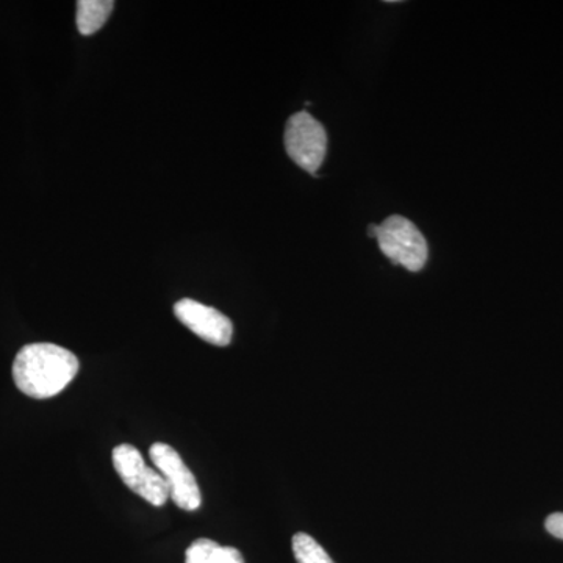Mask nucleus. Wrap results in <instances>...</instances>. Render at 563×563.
I'll use <instances>...</instances> for the list:
<instances>
[{
    "label": "nucleus",
    "mask_w": 563,
    "mask_h": 563,
    "mask_svg": "<svg viewBox=\"0 0 563 563\" xmlns=\"http://www.w3.org/2000/svg\"><path fill=\"white\" fill-rule=\"evenodd\" d=\"M79 366V358L58 344L32 343L18 352L13 379L31 398H54L73 383Z\"/></svg>",
    "instance_id": "1"
},
{
    "label": "nucleus",
    "mask_w": 563,
    "mask_h": 563,
    "mask_svg": "<svg viewBox=\"0 0 563 563\" xmlns=\"http://www.w3.org/2000/svg\"><path fill=\"white\" fill-rule=\"evenodd\" d=\"M185 563H244L243 554L209 539H199L185 553Z\"/></svg>",
    "instance_id": "7"
},
{
    "label": "nucleus",
    "mask_w": 563,
    "mask_h": 563,
    "mask_svg": "<svg viewBox=\"0 0 563 563\" xmlns=\"http://www.w3.org/2000/svg\"><path fill=\"white\" fill-rule=\"evenodd\" d=\"M285 150L299 168L317 174L328 152V133L312 114L299 111L285 128Z\"/></svg>",
    "instance_id": "3"
},
{
    "label": "nucleus",
    "mask_w": 563,
    "mask_h": 563,
    "mask_svg": "<svg viewBox=\"0 0 563 563\" xmlns=\"http://www.w3.org/2000/svg\"><path fill=\"white\" fill-rule=\"evenodd\" d=\"M150 457L157 472L169 488V498L181 510L195 512L201 507L202 495L199 490L195 474L185 465L184 459L166 443H154L150 450Z\"/></svg>",
    "instance_id": "4"
},
{
    "label": "nucleus",
    "mask_w": 563,
    "mask_h": 563,
    "mask_svg": "<svg viewBox=\"0 0 563 563\" xmlns=\"http://www.w3.org/2000/svg\"><path fill=\"white\" fill-rule=\"evenodd\" d=\"M376 239L385 257L409 272H421L428 263V242L420 229L407 218L399 214L387 218L383 224L377 225Z\"/></svg>",
    "instance_id": "2"
},
{
    "label": "nucleus",
    "mask_w": 563,
    "mask_h": 563,
    "mask_svg": "<svg viewBox=\"0 0 563 563\" xmlns=\"http://www.w3.org/2000/svg\"><path fill=\"white\" fill-rule=\"evenodd\" d=\"M292 553L298 563H335L313 537L299 532L292 537Z\"/></svg>",
    "instance_id": "9"
},
{
    "label": "nucleus",
    "mask_w": 563,
    "mask_h": 563,
    "mask_svg": "<svg viewBox=\"0 0 563 563\" xmlns=\"http://www.w3.org/2000/svg\"><path fill=\"white\" fill-rule=\"evenodd\" d=\"M113 9V0H79L77 29L81 35L88 36L101 31Z\"/></svg>",
    "instance_id": "8"
},
{
    "label": "nucleus",
    "mask_w": 563,
    "mask_h": 563,
    "mask_svg": "<svg viewBox=\"0 0 563 563\" xmlns=\"http://www.w3.org/2000/svg\"><path fill=\"white\" fill-rule=\"evenodd\" d=\"M547 531L551 533V536L555 537V539L563 540V514L558 512L550 515L547 518Z\"/></svg>",
    "instance_id": "10"
},
{
    "label": "nucleus",
    "mask_w": 563,
    "mask_h": 563,
    "mask_svg": "<svg viewBox=\"0 0 563 563\" xmlns=\"http://www.w3.org/2000/svg\"><path fill=\"white\" fill-rule=\"evenodd\" d=\"M174 314L203 342L214 346H228L232 342V321L213 307L195 299H180L174 306Z\"/></svg>",
    "instance_id": "6"
},
{
    "label": "nucleus",
    "mask_w": 563,
    "mask_h": 563,
    "mask_svg": "<svg viewBox=\"0 0 563 563\" xmlns=\"http://www.w3.org/2000/svg\"><path fill=\"white\" fill-rule=\"evenodd\" d=\"M113 465L122 483L155 507L165 506L169 488L161 473L144 463L143 455L132 444H120L113 450Z\"/></svg>",
    "instance_id": "5"
},
{
    "label": "nucleus",
    "mask_w": 563,
    "mask_h": 563,
    "mask_svg": "<svg viewBox=\"0 0 563 563\" xmlns=\"http://www.w3.org/2000/svg\"><path fill=\"white\" fill-rule=\"evenodd\" d=\"M369 236H376L377 235V225L376 224H372L369 225Z\"/></svg>",
    "instance_id": "11"
}]
</instances>
